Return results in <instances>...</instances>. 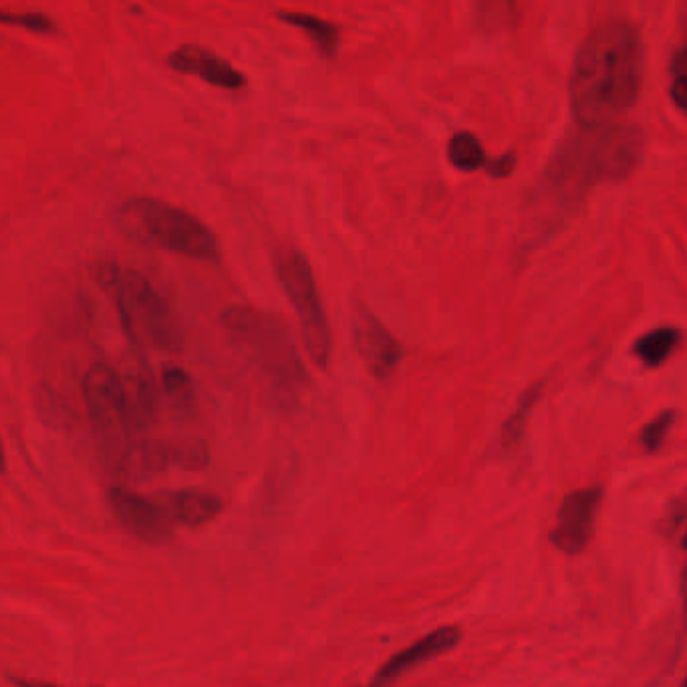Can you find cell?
Wrapping results in <instances>:
<instances>
[{
    "mask_svg": "<svg viewBox=\"0 0 687 687\" xmlns=\"http://www.w3.org/2000/svg\"><path fill=\"white\" fill-rule=\"evenodd\" d=\"M545 389H547V379H538L520 394V398L516 399L515 408L506 416L502 426H500V446L505 450H515L516 446L525 438L528 421L532 418L535 408L542 398Z\"/></svg>",
    "mask_w": 687,
    "mask_h": 687,
    "instance_id": "obj_18",
    "label": "cell"
},
{
    "mask_svg": "<svg viewBox=\"0 0 687 687\" xmlns=\"http://www.w3.org/2000/svg\"><path fill=\"white\" fill-rule=\"evenodd\" d=\"M173 468L186 472H200L210 464V448L200 438H183L172 441Z\"/></svg>",
    "mask_w": 687,
    "mask_h": 687,
    "instance_id": "obj_21",
    "label": "cell"
},
{
    "mask_svg": "<svg viewBox=\"0 0 687 687\" xmlns=\"http://www.w3.org/2000/svg\"><path fill=\"white\" fill-rule=\"evenodd\" d=\"M681 339H684L681 329H677L674 325H659L635 339L631 354L645 369H659L676 355Z\"/></svg>",
    "mask_w": 687,
    "mask_h": 687,
    "instance_id": "obj_17",
    "label": "cell"
},
{
    "mask_svg": "<svg viewBox=\"0 0 687 687\" xmlns=\"http://www.w3.org/2000/svg\"><path fill=\"white\" fill-rule=\"evenodd\" d=\"M81 396L89 421L99 438H128L123 381L113 367L103 361H96L87 367L86 376L81 379Z\"/></svg>",
    "mask_w": 687,
    "mask_h": 687,
    "instance_id": "obj_7",
    "label": "cell"
},
{
    "mask_svg": "<svg viewBox=\"0 0 687 687\" xmlns=\"http://www.w3.org/2000/svg\"><path fill=\"white\" fill-rule=\"evenodd\" d=\"M275 270L282 292L301 322L302 344L312 364L327 369L331 361V329L322 309L321 295L312 275L311 262L297 248L280 250L275 258Z\"/></svg>",
    "mask_w": 687,
    "mask_h": 687,
    "instance_id": "obj_6",
    "label": "cell"
},
{
    "mask_svg": "<svg viewBox=\"0 0 687 687\" xmlns=\"http://www.w3.org/2000/svg\"><path fill=\"white\" fill-rule=\"evenodd\" d=\"M7 472V454H4V444L0 438V474Z\"/></svg>",
    "mask_w": 687,
    "mask_h": 687,
    "instance_id": "obj_28",
    "label": "cell"
},
{
    "mask_svg": "<svg viewBox=\"0 0 687 687\" xmlns=\"http://www.w3.org/2000/svg\"><path fill=\"white\" fill-rule=\"evenodd\" d=\"M676 409H664L659 411L656 418L649 419L639 431V444L644 448L645 454H656L664 446L667 434L676 424Z\"/></svg>",
    "mask_w": 687,
    "mask_h": 687,
    "instance_id": "obj_23",
    "label": "cell"
},
{
    "mask_svg": "<svg viewBox=\"0 0 687 687\" xmlns=\"http://www.w3.org/2000/svg\"><path fill=\"white\" fill-rule=\"evenodd\" d=\"M116 225L123 237L178 257L215 262L220 248L215 232L188 210L151 196H133L119 206Z\"/></svg>",
    "mask_w": 687,
    "mask_h": 687,
    "instance_id": "obj_4",
    "label": "cell"
},
{
    "mask_svg": "<svg viewBox=\"0 0 687 687\" xmlns=\"http://www.w3.org/2000/svg\"><path fill=\"white\" fill-rule=\"evenodd\" d=\"M684 522H686V506H684V500L679 498V500H676V506H671V510L667 512L666 520H664L667 537L676 538L677 535H684Z\"/></svg>",
    "mask_w": 687,
    "mask_h": 687,
    "instance_id": "obj_26",
    "label": "cell"
},
{
    "mask_svg": "<svg viewBox=\"0 0 687 687\" xmlns=\"http://www.w3.org/2000/svg\"><path fill=\"white\" fill-rule=\"evenodd\" d=\"M97 280L116 305L119 325L129 344L163 354L182 351V329L172 307L140 270L103 262L97 269Z\"/></svg>",
    "mask_w": 687,
    "mask_h": 687,
    "instance_id": "obj_3",
    "label": "cell"
},
{
    "mask_svg": "<svg viewBox=\"0 0 687 687\" xmlns=\"http://www.w3.org/2000/svg\"><path fill=\"white\" fill-rule=\"evenodd\" d=\"M669 99L679 113L687 109L686 47H677L669 61Z\"/></svg>",
    "mask_w": 687,
    "mask_h": 687,
    "instance_id": "obj_24",
    "label": "cell"
},
{
    "mask_svg": "<svg viewBox=\"0 0 687 687\" xmlns=\"http://www.w3.org/2000/svg\"><path fill=\"white\" fill-rule=\"evenodd\" d=\"M448 160H450L451 168H456L458 172L474 173L482 170L488 156L472 131L460 129L448 141Z\"/></svg>",
    "mask_w": 687,
    "mask_h": 687,
    "instance_id": "obj_19",
    "label": "cell"
},
{
    "mask_svg": "<svg viewBox=\"0 0 687 687\" xmlns=\"http://www.w3.org/2000/svg\"><path fill=\"white\" fill-rule=\"evenodd\" d=\"M222 327L238 351L280 386H301L305 367L279 319L252 307L235 305L222 312Z\"/></svg>",
    "mask_w": 687,
    "mask_h": 687,
    "instance_id": "obj_5",
    "label": "cell"
},
{
    "mask_svg": "<svg viewBox=\"0 0 687 687\" xmlns=\"http://www.w3.org/2000/svg\"><path fill=\"white\" fill-rule=\"evenodd\" d=\"M0 24L4 27H19L24 31L34 32V34H53L57 32V22L39 11H11V9H2L0 7Z\"/></svg>",
    "mask_w": 687,
    "mask_h": 687,
    "instance_id": "obj_22",
    "label": "cell"
},
{
    "mask_svg": "<svg viewBox=\"0 0 687 687\" xmlns=\"http://www.w3.org/2000/svg\"><path fill=\"white\" fill-rule=\"evenodd\" d=\"M644 148V131L637 126L579 128L552 151L538 193L565 212L595 186L629 178L641 163Z\"/></svg>",
    "mask_w": 687,
    "mask_h": 687,
    "instance_id": "obj_2",
    "label": "cell"
},
{
    "mask_svg": "<svg viewBox=\"0 0 687 687\" xmlns=\"http://www.w3.org/2000/svg\"><path fill=\"white\" fill-rule=\"evenodd\" d=\"M641 32L624 19L595 27L570 67L569 99L580 129L613 126L635 108L644 87Z\"/></svg>",
    "mask_w": 687,
    "mask_h": 687,
    "instance_id": "obj_1",
    "label": "cell"
},
{
    "mask_svg": "<svg viewBox=\"0 0 687 687\" xmlns=\"http://www.w3.org/2000/svg\"><path fill=\"white\" fill-rule=\"evenodd\" d=\"M603 502L601 486L577 488L562 498L548 540L565 555H580L591 542Z\"/></svg>",
    "mask_w": 687,
    "mask_h": 687,
    "instance_id": "obj_8",
    "label": "cell"
},
{
    "mask_svg": "<svg viewBox=\"0 0 687 687\" xmlns=\"http://www.w3.org/2000/svg\"><path fill=\"white\" fill-rule=\"evenodd\" d=\"M166 63L173 73L198 77L216 89L240 91L247 87V76L242 71L202 44H180L166 57Z\"/></svg>",
    "mask_w": 687,
    "mask_h": 687,
    "instance_id": "obj_12",
    "label": "cell"
},
{
    "mask_svg": "<svg viewBox=\"0 0 687 687\" xmlns=\"http://www.w3.org/2000/svg\"><path fill=\"white\" fill-rule=\"evenodd\" d=\"M168 500L170 505L166 508V512L190 528L208 525L222 512V500L202 490H192V488L178 490Z\"/></svg>",
    "mask_w": 687,
    "mask_h": 687,
    "instance_id": "obj_16",
    "label": "cell"
},
{
    "mask_svg": "<svg viewBox=\"0 0 687 687\" xmlns=\"http://www.w3.org/2000/svg\"><path fill=\"white\" fill-rule=\"evenodd\" d=\"M516 163H518V158H516L515 151H506V153L498 156L495 160L486 161L484 170L492 180H506V178H510L515 173Z\"/></svg>",
    "mask_w": 687,
    "mask_h": 687,
    "instance_id": "obj_25",
    "label": "cell"
},
{
    "mask_svg": "<svg viewBox=\"0 0 687 687\" xmlns=\"http://www.w3.org/2000/svg\"><path fill=\"white\" fill-rule=\"evenodd\" d=\"M12 684L17 687H61L49 681H39V679H24V677H11Z\"/></svg>",
    "mask_w": 687,
    "mask_h": 687,
    "instance_id": "obj_27",
    "label": "cell"
},
{
    "mask_svg": "<svg viewBox=\"0 0 687 687\" xmlns=\"http://www.w3.org/2000/svg\"><path fill=\"white\" fill-rule=\"evenodd\" d=\"M160 384L166 398L172 401V406L180 409L192 408L196 387H193L192 376L183 367L172 366V364L163 367Z\"/></svg>",
    "mask_w": 687,
    "mask_h": 687,
    "instance_id": "obj_20",
    "label": "cell"
},
{
    "mask_svg": "<svg viewBox=\"0 0 687 687\" xmlns=\"http://www.w3.org/2000/svg\"><path fill=\"white\" fill-rule=\"evenodd\" d=\"M462 641V631L456 625H444L434 629L430 634L419 637L418 641L408 645L398 654L387 659L386 664L377 669L376 676L371 677L367 687H394L401 677L414 671L416 667L428 664L436 657L444 656Z\"/></svg>",
    "mask_w": 687,
    "mask_h": 687,
    "instance_id": "obj_11",
    "label": "cell"
},
{
    "mask_svg": "<svg viewBox=\"0 0 687 687\" xmlns=\"http://www.w3.org/2000/svg\"><path fill=\"white\" fill-rule=\"evenodd\" d=\"M351 333L355 349L371 376L384 381L396 374L399 364L404 361V347L389 333L386 325L361 302L354 307Z\"/></svg>",
    "mask_w": 687,
    "mask_h": 687,
    "instance_id": "obj_9",
    "label": "cell"
},
{
    "mask_svg": "<svg viewBox=\"0 0 687 687\" xmlns=\"http://www.w3.org/2000/svg\"><path fill=\"white\" fill-rule=\"evenodd\" d=\"M170 468H173L172 441H129L119 456L118 474L126 484L148 482Z\"/></svg>",
    "mask_w": 687,
    "mask_h": 687,
    "instance_id": "obj_13",
    "label": "cell"
},
{
    "mask_svg": "<svg viewBox=\"0 0 687 687\" xmlns=\"http://www.w3.org/2000/svg\"><path fill=\"white\" fill-rule=\"evenodd\" d=\"M275 17L280 22L292 27V29H299L311 41L315 51L322 59L329 61V59H335L337 53H339L341 31H339V27L335 22L327 21V19L311 14V12L302 11H277Z\"/></svg>",
    "mask_w": 687,
    "mask_h": 687,
    "instance_id": "obj_15",
    "label": "cell"
},
{
    "mask_svg": "<svg viewBox=\"0 0 687 687\" xmlns=\"http://www.w3.org/2000/svg\"><path fill=\"white\" fill-rule=\"evenodd\" d=\"M109 506L118 516L121 527L146 545H166L172 538V520L163 506L146 496L129 490L128 486H113L108 492Z\"/></svg>",
    "mask_w": 687,
    "mask_h": 687,
    "instance_id": "obj_10",
    "label": "cell"
},
{
    "mask_svg": "<svg viewBox=\"0 0 687 687\" xmlns=\"http://www.w3.org/2000/svg\"><path fill=\"white\" fill-rule=\"evenodd\" d=\"M123 381L126 394V431L129 436H140L150 428L158 409V386L151 377L150 369L133 367Z\"/></svg>",
    "mask_w": 687,
    "mask_h": 687,
    "instance_id": "obj_14",
    "label": "cell"
}]
</instances>
